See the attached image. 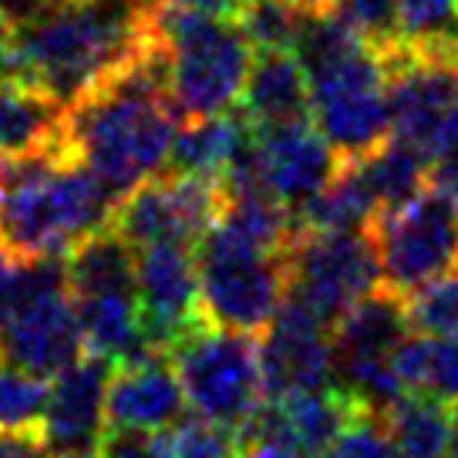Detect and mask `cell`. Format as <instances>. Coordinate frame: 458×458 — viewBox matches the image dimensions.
Returning a JSON list of instances; mask_svg holds the SVG:
<instances>
[{
    "label": "cell",
    "mask_w": 458,
    "mask_h": 458,
    "mask_svg": "<svg viewBox=\"0 0 458 458\" xmlns=\"http://www.w3.org/2000/svg\"><path fill=\"white\" fill-rule=\"evenodd\" d=\"M85 354V334L78 320L64 257L30 259L28 286L11 320L0 330V358L14 360L41 377H55Z\"/></svg>",
    "instance_id": "30bf717a"
},
{
    "label": "cell",
    "mask_w": 458,
    "mask_h": 458,
    "mask_svg": "<svg viewBox=\"0 0 458 458\" xmlns=\"http://www.w3.org/2000/svg\"><path fill=\"white\" fill-rule=\"evenodd\" d=\"M401 44L458 55V0H398Z\"/></svg>",
    "instance_id": "4316f807"
},
{
    "label": "cell",
    "mask_w": 458,
    "mask_h": 458,
    "mask_svg": "<svg viewBox=\"0 0 458 458\" xmlns=\"http://www.w3.org/2000/svg\"><path fill=\"white\" fill-rule=\"evenodd\" d=\"M112 209V192L68 148L0 158V246L17 257H68Z\"/></svg>",
    "instance_id": "3957f363"
},
{
    "label": "cell",
    "mask_w": 458,
    "mask_h": 458,
    "mask_svg": "<svg viewBox=\"0 0 458 458\" xmlns=\"http://www.w3.org/2000/svg\"><path fill=\"white\" fill-rule=\"evenodd\" d=\"M360 162L371 179L374 196L381 202V213L404 206L431 186V162H425L411 145L398 142V139H387L377 152H371Z\"/></svg>",
    "instance_id": "cb8c5ba5"
},
{
    "label": "cell",
    "mask_w": 458,
    "mask_h": 458,
    "mask_svg": "<svg viewBox=\"0 0 458 458\" xmlns=\"http://www.w3.org/2000/svg\"><path fill=\"white\" fill-rule=\"evenodd\" d=\"M301 11H317V7H327L330 0H293Z\"/></svg>",
    "instance_id": "ab89813d"
},
{
    "label": "cell",
    "mask_w": 458,
    "mask_h": 458,
    "mask_svg": "<svg viewBox=\"0 0 458 458\" xmlns=\"http://www.w3.org/2000/svg\"><path fill=\"white\" fill-rule=\"evenodd\" d=\"M381 286L377 250L371 229L337 233H301L290 253V290L286 297L303 303L330 330L341 317Z\"/></svg>",
    "instance_id": "8fae6325"
},
{
    "label": "cell",
    "mask_w": 458,
    "mask_h": 458,
    "mask_svg": "<svg viewBox=\"0 0 458 458\" xmlns=\"http://www.w3.org/2000/svg\"><path fill=\"white\" fill-rule=\"evenodd\" d=\"M236 458H310L303 455L301 448H293L290 442H280V438H263V435H257V438H243V445H240V455Z\"/></svg>",
    "instance_id": "836d02e7"
},
{
    "label": "cell",
    "mask_w": 458,
    "mask_h": 458,
    "mask_svg": "<svg viewBox=\"0 0 458 458\" xmlns=\"http://www.w3.org/2000/svg\"><path fill=\"white\" fill-rule=\"evenodd\" d=\"M165 7H179V11H196V14H213V17H233L243 11L246 0H158Z\"/></svg>",
    "instance_id": "d590c367"
},
{
    "label": "cell",
    "mask_w": 458,
    "mask_h": 458,
    "mask_svg": "<svg viewBox=\"0 0 458 458\" xmlns=\"http://www.w3.org/2000/svg\"><path fill=\"white\" fill-rule=\"evenodd\" d=\"M324 458H401L381 411H368L360 408L358 415L351 418V425L337 435V442L330 445V452Z\"/></svg>",
    "instance_id": "4dcf8cb0"
},
{
    "label": "cell",
    "mask_w": 458,
    "mask_h": 458,
    "mask_svg": "<svg viewBox=\"0 0 458 458\" xmlns=\"http://www.w3.org/2000/svg\"><path fill=\"white\" fill-rule=\"evenodd\" d=\"M68 105L34 81L0 78V158H24L68 148Z\"/></svg>",
    "instance_id": "ac0fdd59"
},
{
    "label": "cell",
    "mask_w": 458,
    "mask_h": 458,
    "mask_svg": "<svg viewBox=\"0 0 458 458\" xmlns=\"http://www.w3.org/2000/svg\"><path fill=\"white\" fill-rule=\"evenodd\" d=\"M431 186L452 202H458V142L431 165Z\"/></svg>",
    "instance_id": "e575fe53"
},
{
    "label": "cell",
    "mask_w": 458,
    "mask_h": 458,
    "mask_svg": "<svg viewBox=\"0 0 458 458\" xmlns=\"http://www.w3.org/2000/svg\"><path fill=\"white\" fill-rule=\"evenodd\" d=\"M0 458H55L38 431H0Z\"/></svg>",
    "instance_id": "d6a6232c"
},
{
    "label": "cell",
    "mask_w": 458,
    "mask_h": 458,
    "mask_svg": "<svg viewBox=\"0 0 458 458\" xmlns=\"http://www.w3.org/2000/svg\"><path fill=\"white\" fill-rule=\"evenodd\" d=\"M250 135H253V129L246 125L243 114L233 112V108L209 114V118L186 122V129H179L175 142H172L169 172L223 182L233 158L240 156L243 145L250 142Z\"/></svg>",
    "instance_id": "ffe728a7"
},
{
    "label": "cell",
    "mask_w": 458,
    "mask_h": 458,
    "mask_svg": "<svg viewBox=\"0 0 458 458\" xmlns=\"http://www.w3.org/2000/svg\"><path fill=\"white\" fill-rule=\"evenodd\" d=\"M182 125L165 85V55L156 47L68 105L64 145L118 202L169 165Z\"/></svg>",
    "instance_id": "7a4b0ae2"
},
{
    "label": "cell",
    "mask_w": 458,
    "mask_h": 458,
    "mask_svg": "<svg viewBox=\"0 0 458 458\" xmlns=\"http://www.w3.org/2000/svg\"><path fill=\"white\" fill-rule=\"evenodd\" d=\"M85 334V351L108 360H129L135 354L152 351L145 344L142 307L135 284L125 286H98V290H78L72 293Z\"/></svg>",
    "instance_id": "d6986e66"
},
{
    "label": "cell",
    "mask_w": 458,
    "mask_h": 458,
    "mask_svg": "<svg viewBox=\"0 0 458 458\" xmlns=\"http://www.w3.org/2000/svg\"><path fill=\"white\" fill-rule=\"evenodd\" d=\"M267 394H293L334 385V330L303 303L286 297L273 324L259 334Z\"/></svg>",
    "instance_id": "5bb4252c"
},
{
    "label": "cell",
    "mask_w": 458,
    "mask_h": 458,
    "mask_svg": "<svg viewBox=\"0 0 458 458\" xmlns=\"http://www.w3.org/2000/svg\"><path fill=\"white\" fill-rule=\"evenodd\" d=\"M226 209V186L199 175L165 172L131 189L114 202L108 226L131 246L145 250L156 243L199 246V240L219 223Z\"/></svg>",
    "instance_id": "7c38bea8"
},
{
    "label": "cell",
    "mask_w": 458,
    "mask_h": 458,
    "mask_svg": "<svg viewBox=\"0 0 458 458\" xmlns=\"http://www.w3.org/2000/svg\"><path fill=\"white\" fill-rule=\"evenodd\" d=\"M236 108L253 131H273L314 122L310 78L303 72L301 57L293 51H257Z\"/></svg>",
    "instance_id": "e0dca14e"
},
{
    "label": "cell",
    "mask_w": 458,
    "mask_h": 458,
    "mask_svg": "<svg viewBox=\"0 0 458 458\" xmlns=\"http://www.w3.org/2000/svg\"><path fill=\"white\" fill-rule=\"evenodd\" d=\"M401 458H452L455 404L425 394H404L381 411Z\"/></svg>",
    "instance_id": "603a6c76"
},
{
    "label": "cell",
    "mask_w": 458,
    "mask_h": 458,
    "mask_svg": "<svg viewBox=\"0 0 458 458\" xmlns=\"http://www.w3.org/2000/svg\"><path fill=\"white\" fill-rule=\"evenodd\" d=\"M391 374L404 394L458 404V334L435 337L408 330L391 354Z\"/></svg>",
    "instance_id": "44dd1931"
},
{
    "label": "cell",
    "mask_w": 458,
    "mask_h": 458,
    "mask_svg": "<svg viewBox=\"0 0 458 458\" xmlns=\"http://www.w3.org/2000/svg\"><path fill=\"white\" fill-rule=\"evenodd\" d=\"M310 78V114L341 162H358L391 139L387 57L364 44Z\"/></svg>",
    "instance_id": "52a82bcc"
},
{
    "label": "cell",
    "mask_w": 458,
    "mask_h": 458,
    "mask_svg": "<svg viewBox=\"0 0 458 458\" xmlns=\"http://www.w3.org/2000/svg\"><path fill=\"white\" fill-rule=\"evenodd\" d=\"M404 314L418 334H435V337L458 334V267L404 293Z\"/></svg>",
    "instance_id": "83f0119b"
},
{
    "label": "cell",
    "mask_w": 458,
    "mask_h": 458,
    "mask_svg": "<svg viewBox=\"0 0 458 458\" xmlns=\"http://www.w3.org/2000/svg\"><path fill=\"white\" fill-rule=\"evenodd\" d=\"M290 253L259 243L257 236L219 216L196 246L202 314L209 324L263 334L280 314L290 290Z\"/></svg>",
    "instance_id": "5b68a950"
},
{
    "label": "cell",
    "mask_w": 458,
    "mask_h": 458,
    "mask_svg": "<svg viewBox=\"0 0 458 458\" xmlns=\"http://www.w3.org/2000/svg\"><path fill=\"white\" fill-rule=\"evenodd\" d=\"M236 24L257 51H290L301 24V7L293 0H246Z\"/></svg>",
    "instance_id": "f1b7e54d"
},
{
    "label": "cell",
    "mask_w": 458,
    "mask_h": 458,
    "mask_svg": "<svg viewBox=\"0 0 458 458\" xmlns=\"http://www.w3.org/2000/svg\"><path fill=\"white\" fill-rule=\"evenodd\" d=\"M112 368L114 360L85 351L74 364L51 377L41 438L55 455L88 452V448L101 445L105 431H108L105 401H108Z\"/></svg>",
    "instance_id": "9a60e30c"
},
{
    "label": "cell",
    "mask_w": 458,
    "mask_h": 458,
    "mask_svg": "<svg viewBox=\"0 0 458 458\" xmlns=\"http://www.w3.org/2000/svg\"><path fill=\"white\" fill-rule=\"evenodd\" d=\"M55 458H105V452L98 448H88V452H68V455H55Z\"/></svg>",
    "instance_id": "f35d334b"
},
{
    "label": "cell",
    "mask_w": 458,
    "mask_h": 458,
    "mask_svg": "<svg viewBox=\"0 0 458 458\" xmlns=\"http://www.w3.org/2000/svg\"><path fill=\"white\" fill-rule=\"evenodd\" d=\"M158 458H236L240 455V431L219 425L202 415H179L169 428L152 435Z\"/></svg>",
    "instance_id": "d4e9b609"
},
{
    "label": "cell",
    "mask_w": 458,
    "mask_h": 458,
    "mask_svg": "<svg viewBox=\"0 0 458 458\" xmlns=\"http://www.w3.org/2000/svg\"><path fill=\"white\" fill-rule=\"evenodd\" d=\"M452 458H458V404H455V445H452Z\"/></svg>",
    "instance_id": "60d3db41"
},
{
    "label": "cell",
    "mask_w": 458,
    "mask_h": 458,
    "mask_svg": "<svg viewBox=\"0 0 458 458\" xmlns=\"http://www.w3.org/2000/svg\"><path fill=\"white\" fill-rule=\"evenodd\" d=\"M57 0H0V17L17 28V24H28L38 14H44L47 7H55Z\"/></svg>",
    "instance_id": "8d00e7d4"
},
{
    "label": "cell",
    "mask_w": 458,
    "mask_h": 458,
    "mask_svg": "<svg viewBox=\"0 0 458 458\" xmlns=\"http://www.w3.org/2000/svg\"><path fill=\"white\" fill-rule=\"evenodd\" d=\"M152 30L165 55L169 98L182 122L209 118L240 105L257 47L233 17L158 4Z\"/></svg>",
    "instance_id": "277c9868"
},
{
    "label": "cell",
    "mask_w": 458,
    "mask_h": 458,
    "mask_svg": "<svg viewBox=\"0 0 458 458\" xmlns=\"http://www.w3.org/2000/svg\"><path fill=\"white\" fill-rule=\"evenodd\" d=\"M371 240L381 286L404 297L458 267V202L428 186L404 206L377 213Z\"/></svg>",
    "instance_id": "9c48e42d"
},
{
    "label": "cell",
    "mask_w": 458,
    "mask_h": 458,
    "mask_svg": "<svg viewBox=\"0 0 458 458\" xmlns=\"http://www.w3.org/2000/svg\"><path fill=\"white\" fill-rule=\"evenodd\" d=\"M327 7L377 51H391L401 44L398 0H330Z\"/></svg>",
    "instance_id": "f546056e"
},
{
    "label": "cell",
    "mask_w": 458,
    "mask_h": 458,
    "mask_svg": "<svg viewBox=\"0 0 458 458\" xmlns=\"http://www.w3.org/2000/svg\"><path fill=\"white\" fill-rule=\"evenodd\" d=\"M381 213L364 162H341L327 186L297 213L301 233H337V229H371Z\"/></svg>",
    "instance_id": "7402d4cb"
},
{
    "label": "cell",
    "mask_w": 458,
    "mask_h": 458,
    "mask_svg": "<svg viewBox=\"0 0 458 458\" xmlns=\"http://www.w3.org/2000/svg\"><path fill=\"white\" fill-rule=\"evenodd\" d=\"M186 404L202 418L243 431L267 404L259 334L229 330L202 320L169 351Z\"/></svg>",
    "instance_id": "8992f818"
},
{
    "label": "cell",
    "mask_w": 458,
    "mask_h": 458,
    "mask_svg": "<svg viewBox=\"0 0 458 458\" xmlns=\"http://www.w3.org/2000/svg\"><path fill=\"white\" fill-rule=\"evenodd\" d=\"M186 408V391L169 354L145 351L129 360H118L108 377L105 418L108 431L156 435L169 428Z\"/></svg>",
    "instance_id": "2e32d148"
},
{
    "label": "cell",
    "mask_w": 458,
    "mask_h": 458,
    "mask_svg": "<svg viewBox=\"0 0 458 458\" xmlns=\"http://www.w3.org/2000/svg\"><path fill=\"white\" fill-rule=\"evenodd\" d=\"M51 377L0 358V431H38L47 411Z\"/></svg>",
    "instance_id": "484cf974"
},
{
    "label": "cell",
    "mask_w": 458,
    "mask_h": 458,
    "mask_svg": "<svg viewBox=\"0 0 458 458\" xmlns=\"http://www.w3.org/2000/svg\"><path fill=\"white\" fill-rule=\"evenodd\" d=\"M156 7L142 0H57L34 21L11 28L7 74L72 105L156 51Z\"/></svg>",
    "instance_id": "6da1fadb"
},
{
    "label": "cell",
    "mask_w": 458,
    "mask_h": 458,
    "mask_svg": "<svg viewBox=\"0 0 458 458\" xmlns=\"http://www.w3.org/2000/svg\"><path fill=\"white\" fill-rule=\"evenodd\" d=\"M142 4H158V0H142Z\"/></svg>",
    "instance_id": "b9f144b4"
},
{
    "label": "cell",
    "mask_w": 458,
    "mask_h": 458,
    "mask_svg": "<svg viewBox=\"0 0 458 458\" xmlns=\"http://www.w3.org/2000/svg\"><path fill=\"white\" fill-rule=\"evenodd\" d=\"M385 57L391 139L435 165L458 142V55L398 44Z\"/></svg>",
    "instance_id": "ba28073f"
},
{
    "label": "cell",
    "mask_w": 458,
    "mask_h": 458,
    "mask_svg": "<svg viewBox=\"0 0 458 458\" xmlns=\"http://www.w3.org/2000/svg\"><path fill=\"white\" fill-rule=\"evenodd\" d=\"M135 290L142 307L145 344L152 351L169 354L189 330L206 320L196 246L156 243L135 250Z\"/></svg>",
    "instance_id": "4fadbf2b"
},
{
    "label": "cell",
    "mask_w": 458,
    "mask_h": 458,
    "mask_svg": "<svg viewBox=\"0 0 458 458\" xmlns=\"http://www.w3.org/2000/svg\"><path fill=\"white\" fill-rule=\"evenodd\" d=\"M28 270L30 259L17 257L7 246H0V330L11 320L17 301H21L24 286H28Z\"/></svg>",
    "instance_id": "1f68e13d"
},
{
    "label": "cell",
    "mask_w": 458,
    "mask_h": 458,
    "mask_svg": "<svg viewBox=\"0 0 458 458\" xmlns=\"http://www.w3.org/2000/svg\"><path fill=\"white\" fill-rule=\"evenodd\" d=\"M7 55H11V24L0 17V78L7 74Z\"/></svg>",
    "instance_id": "74e56055"
}]
</instances>
